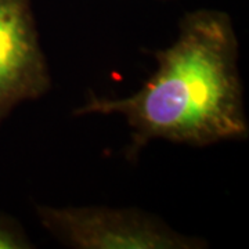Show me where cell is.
Here are the masks:
<instances>
[{"mask_svg": "<svg viewBox=\"0 0 249 249\" xmlns=\"http://www.w3.org/2000/svg\"><path fill=\"white\" fill-rule=\"evenodd\" d=\"M157 68L126 97L88 94L73 115H121L130 130L124 158L136 162L155 140L204 148L249 136L238 58L229 13L196 9L178 19V36L154 52Z\"/></svg>", "mask_w": 249, "mask_h": 249, "instance_id": "6da1fadb", "label": "cell"}, {"mask_svg": "<svg viewBox=\"0 0 249 249\" xmlns=\"http://www.w3.org/2000/svg\"><path fill=\"white\" fill-rule=\"evenodd\" d=\"M39 224L67 248L204 249L208 241L175 230L158 214L104 205H35Z\"/></svg>", "mask_w": 249, "mask_h": 249, "instance_id": "7a4b0ae2", "label": "cell"}, {"mask_svg": "<svg viewBox=\"0 0 249 249\" xmlns=\"http://www.w3.org/2000/svg\"><path fill=\"white\" fill-rule=\"evenodd\" d=\"M50 89L34 0H0V126L18 106L45 97Z\"/></svg>", "mask_w": 249, "mask_h": 249, "instance_id": "3957f363", "label": "cell"}, {"mask_svg": "<svg viewBox=\"0 0 249 249\" xmlns=\"http://www.w3.org/2000/svg\"><path fill=\"white\" fill-rule=\"evenodd\" d=\"M31 240L24 224L14 216L0 211V249H32Z\"/></svg>", "mask_w": 249, "mask_h": 249, "instance_id": "277c9868", "label": "cell"}, {"mask_svg": "<svg viewBox=\"0 0 249 249\" xmlns=\"http://www.w3.org/2000/svg\"><path fill=\"white\" fill-rule=\"evenodd\" d=\"M160 1H169V0H160Z\"/></svg>", "mask_w": 249, "mask_h": 249, "instance_id": "5b68a950", "label": "cell"}]
</instances>
